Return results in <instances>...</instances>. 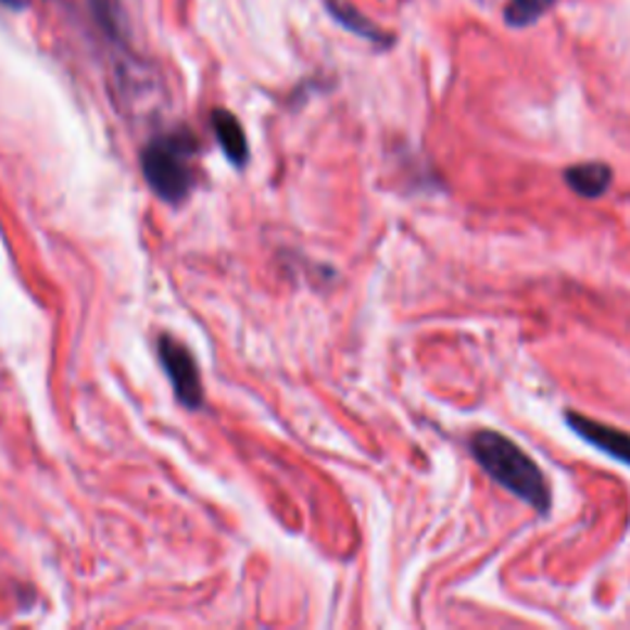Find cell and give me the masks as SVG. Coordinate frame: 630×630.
<instances>
[{"label": "cell", "mask_w": 630, "mask_h": 630, "mask_svg": "<svg viewBox=\"0 0 630 630\" xmlns=\"http://www.w3.org/2000/svg\"><path fill=\"white\" fill-rule=\"evenodd\" d=\"M472 458L480 463L500 488L513 493L525 505L544 515L552 505V490L540 466L527 453L500 431H478L470 439Z\"/></svg>", "instance_id": "obj_1"}, {"label": "cell", "mask_w": 630, "mask_h": 630, "mask_svg": "<svg viewBox=\"0 0 630 630\" xmlns=\"http://www.w3.org/2000/svg\"><path fill=\"white\" fill-rule=\"evenodd\" d=\"M212 122V131H215V138L222 151H225L227 161L237 168H242L249 158V146H247V136L242 124L237 122L235 114H229L227 109H215L210 116Z\"/></svg>", "instance_id": "obj_5"}, {"label": "cell", "mask_w": 630, "mask_h": 630, "mask_svg": "<svg viewBox=\"0 0 630 630\" xmlns=\"http://www.w3.org/2000/svg\"><path fill=\"white\" fill-rule=\"evenodd\" d=\"M0 3L8 5V8H25L30 0H0Z\"/></svg>", "instance_id": "obj_9"}, {"label": "cell", "mask_w": 630, "mask_h": 630, "mask_svg": "<svg viewBox=\"0 0 630 630\" xmlns=\"http://www.w3.org/2000/svg\"><path fill=\"white\" fill-rule=\"evenodd\" d=\"M564 419H567L569 429L577 433L579 439L591 443V446L598 451H604L606 456L616 458L618 463H623V466H630V433L616 429V426L589 419V416H581L577 412H567Z\"/></svg>", "instance_id": "obj_4"}, {"label": "cell", "mask_w": 630, "mask_h": 630, "mask_svg": "<svg viewBox=\"0 0 630 630\" xmlns=\"http://www.w3.org/2000/svg\"><path fill=\"white\" fill-rule=\"evenodd\" d=\"M557 0H509L505 8V23L515 30L540 23Z\"/></svg>", "instance_id": "obj_8"}, {"label": "cell", "mask_w": 630, "mask_h": 630, "mask_svg": "<svg viewBox=\"0 0 630 630\" xmlns=\"http://www.w3.org/2000/svg\"><path fill=\"white\" fill-rule=\"evenodd\" d=\"M158 357H161L165 373H168L178 402L188 406V410H202V404H205V389H202L200 369L194 357L190 355V350L173 336H163L158 340Z\"/></svg>", "instance_id": "obj_3"}, {"label": "cell", "mask_w": 630, "mask_h": 630, "mask_svg": "<svg viewBox=\"0 0 630 630\" xmlns=\"http://www.w3.org/2000/svg\"><path fill=\"white\" fill-rule=\"evenodd\" d=\"M564 180L581 198H601L614 180V171L606 163H579L564 171Z\"/></svg>", "instance_id": "obj_7"}, {"label": "cell", "mask_w": 630, "mask_h": 630, "mask_svg": "<svg viewBox=\"0 0 630 630\" xmlns=\"http://www.w3.org/2000/svg\"><path fill=\"white\" fill-rule=\"evenodd\" d=\"M198 138L188 128L155 136L141 153L143 178L158 198L180 205L194 188V155Z\"/></svg>", "instance_id": "obj_2"}, {"label": "cell", "mask_w": 630, "mask_h": 630, "mask_svg": "<svg viewBox=\"0 0 630 630\" xmlns=\"http://www.w3.org/2000/svg\"><path fill=\"white\" fill-rule=\"evenodd\" d=\"M323 5H326V11L332 21L345 27V30L365 37L367 42L382 45V48L392 45V37H389L382 27L369 21L367 15L360 13L357 8L350 3V0H323Z\"/></svg>", "instance_id": "obj_6"}]
</instances>
